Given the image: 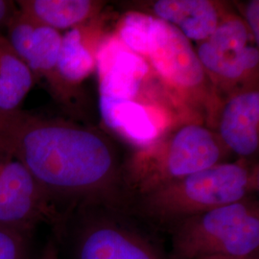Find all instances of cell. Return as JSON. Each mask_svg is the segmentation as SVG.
Listing matches in <instances>:
<instances>
[{"mask_svg":"<svg viewBox=\"0 0 259 259\" xmlns=\"http://www.w3.org/2000/svg\"><path fill=\"white\" fill-rule=\"evenodd\" d=\"M0 144L27 168L58 204L120 206L117 166L97 132L22 110H0Z\"/></svg>","mask_w":259,"mask_h":259,"instance_id":"obj_1","label":"cell"},{"mask_svg":"<svg viewBox=\"0 0 259 259\" xmlns=\"http://www.w3.org/2000/svg\"><path fill=\"white\" fill-rule=\"evenodd\" d=\"M258 188L257 171L245 163L212 167L141 195V212L168 225L213 208L250 198Z\"/></svg>","mask_w":259,"mask_h":259,"instance_id":"obj_2","label":"cell"},{"mask_svg":"<svg viewBox=\"0 0 259 259\" xmlns=\"http://www.w3.org/2000/svg\"><path fill=\"white\" fill-rule=\"evenodd\" d=\"M171 259H246L259 255L258 204L247 198L170 226Z\"/></svg>","mask_w":259,"mask_h":259,"instance_id":"obj_3","label":"cell"},{"mask_svg":"<svg viewBox=\"0 0 259 259\" xmlns=\"http://www.w3.org/2000/svg\"><path fill=\"white\" fill-rule=\"evenodd\" d=\"M220 157V146L209 130L186 125L173 136L163 155L137 165L131 179L141 196L214 166Z\"/></svg>","mask_w":259,"mask_h":259,"instance_id":"obj_4","label":"cell"},{"mask_svg":"<svg viewBox=\"0 0 259 259\" xmlns=\"http://www.w3.org/2000/svg\"><path fill=\"white\" fill-rule=\"evenodd\" d=\"M63 215L35 178L0 144V224L33 232L37 225H59Z\"/></svg>","mask_w":259,"mask_h":259,"instance_id":"obj_5","label":"cell"},{"mask_svg":"<svg viewBox=\"0 0 259 259\" xmlns=\"http://www.w3.org/2000/svg\"><path fill=\"white\" fill-rule=\"evenodd\" d=\"M146 57L157 73L178 89L193 90L204 83L205 70L190 40L175 26L155 17Z\"/></svg>","mask_w":259,"mask_h":259,"instance_id":"obj_6","label":"cell"},{"mask_svg":"<svg viewBox=\"0 0 259 259\" xmlns=\"http://www.w3.org/2000/svg\"><path fill=\"white\" fill-rule=\"evenodd\" d=\"M204 70L225 80H238L259 62L257 47L250 44V31L240 19L219 23L196 51Z\"/></svg>","mask_w":259,"mask_h":259,"instance_id":"obj_7","label":"cell"},{"mask_svg":"<svg viewBox=\"0 0 259 259\" xmlns=\"http://www.w3.org/2000/svg\"><path fill=\"white\" fill-rule=\"evenodd\" d=\"M5 37L26 64L36 82L45 78L61 97L65 95L67 91L57 70L62 41L59 31L38 23L19 10L10 22Z\"/></svg>","mask_w":259,"mask_h":259,"instance_id":"obj_8","label":"cell"},{"mask_svg":"<svg viewBox=\"0 0 259 259\" xmlns=\"http://www.w3.org/2000/svg\"><path fill=\"white\" fill-rule=\"evenodd\" d=\"M77 259H166L150 241L122 224L100 219L83 229Z\"/></svg>","mask_w":259,"mask_h":259,"instance_id":"obj_9","label":"cell"},{"mask_svg":"<svg viewBox=\"0 0 259 259\" xmlns=\"http://www.w3.org/2000/svg\"><path fill=\"white\" fill-rule=\"evenodd\" d=\"M95 68L102 97L133 100L148 74L147 61L125 47L119 37L105 39L95 51Z\"/></svg>","mask_w":259,"mask_h":259,"instance_id":"obj_10","label":"cell"},{"mask_svg":"<svg viewBox=\"0 0 259 259\" xmlns=\"http://www.w3.org/2000/svg\"><path fill=\"white\" fill-rule=\"evenodd\" d=\"M223 142L241 157H250L258 148L259 93L246 92L226 104L220 119Z\"/></svg>","mask_w":259,"mask_h":259,"instance_id":"obj_11","label":"cell"},{"mask_svg":"<svg viewBox=\"0 0 259 259\" xmlns=\"http://www.w3.org/2000/svg\"><path fill=\"white\" fill-rule=\"evenodd\" d=\"M155 18L175 27L188 40L204 41L219 25V14L206 0H159L154 3Z\"/></svg>","mask_w":259,"mask_h":259,"instance_id":"obj_12","label":"cell"},{"mask_svg":"<svg viewBox=\"0 0 259 259\" xmlns=\"http://www.w3.org/2000/svg\"><path fill=\"white\" fill-rule=\"evenodd\" d=\"M99 110L104 123L132 142L146 145L158 136V128L151 113L134 100L100 96Z\"/></svg>","mask_w":259,"mask_h":259,"instance_id":"obj_13","label":"cell"},{"mask_svg":"<svg viewBox=\"0 0 259 259\" xmlns=\"http://www.w3.org/2000/svg\"><path fill=\"white\" fill-rule=\"evenodd\" d=\"M95 68L91 32L83 28H72L62 35L58 58V75L65 90L82 83Z\"/></svg>","mask_w":259,"mask_h":259,"instance_id":"obj_14","label":"cell"},{"mask_svg":"<svg viewBox=\"0 0 259 259\" xmlns=\"http://www.w3.org/2000/svg\"><path fill=\"white\" fill-rule=\"evenodd\" d=\"M19 10L37 22L60 30L79 27L90 19L95 4L89 0H19Z\"/></svg>","mask_w":259,"mask_h":259,"instance_id":"obj_15","label":"cell"},{"mask_svg":"<svg viewBox=\"0 0 259 259\" xmlns=\"http://www.w3.org/2000/svg\"><path fill=\"white\" fill-rule=\"evenodd\" d=\"M35 83L26 64L0 34V110H19Z\"/></svg>","mask_w":259,"mask_h":259,"instance_id":"obj_16","label":"cell"},{"mask_svg":"<svg viewBox=\"0 0 259 259\" xmlns=\"http://www.w3.org/2000/svg\"><path fill=\"white\" fill-rule=\"evenodd\" d=\"M154 17L147 14L133 12L127 14L121 22L119 39L134 53L146 57L149 35Z\"/></svg>","mask_w":259,"mask_h":259,"instance_id":"obj_17","label":"cell"},{"mask_svg":"<svg viewBox=\"0 0 259 259\" xmlns=\"http://www.w3.org/2000/svg\"><path fill=\"white\" fill-rule=\"evenodd\" d=\"M31 232L0 224V259H29Z\"/></svg>","mask_w":259,"mask_h":259,"instance_id":"obj_18","label":"cell"},{"mask_svg":"<svg viewBox=\"0 0 259 259\" xmlns=\"http://www.w3.org/2000/svg\"><path fill=\"white\" fill-rule=\"evenodd\" d=\"M247 23L250 27V33L252 34L254 42L258 46L259 41V1H250L246 9Z\"/></svg>","mask_w":259,"mask_h":259,"instance_id":"obj_19","label":"cell"},{"mask_svg":"<svg viewBox=\"0 0 259 259\" xmlns=\"http://www.w3.org/2000/svg\"><path fill=\"white\" fill-rule=\"evenodd\" d=\"M19 11L17 2L12 0H0V29H7L10 22Z\"/></svg>","mask_w":259,"mask_h":259,"instance_id":"obj_20","label":"cell"},{"mask_svg":"<svg viewBox=\"0 0 259 259\" xmlns=\"http://www.w3.org/2000/svg\"><path fill=\"white\" fill-rule=\"evenodd\" d=\"M39 259H59L58 249L56 247V244L52 241H49L42 250V253Z\"/></svg>","mask_w":259,"mask_h":259,"instance_id":"obj_21","label":"cell"},{"mask_svg":"<svg viewBox=\"0 0 259 259\" xmlns=\"http://www.w3.org/2000/svg\"><path fill=\"white\" fill-rule=\"evenodd\" d=\"M255 257H259L258 256H254V257H250V258H246V259H253L255 258ZM202 259H233V258H226V257H206V258H202Z\"/></svg>","mask_w":259,"mask_h":259,"instance_id":"obj_22","label":"cell"}]
</instances>
